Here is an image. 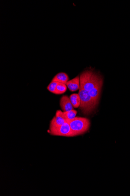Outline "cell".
Instances as JSON below:
<instances>
[{"label": "cell", "mask_w": 130, "mask_h": 196, "mask_svg": "<svg viewBox=\"0 0 130 196\" xmlns=\"http://www.w3.org/2000/svg\"><path fill=\"white\" fill-rule=\"evenodd\" d=\"M63 113L66 121L69 122L76 118L77 112V110L73 109L70 111L63 112Z\"/></svg>", "instance_id": "obj_11"}, {"label": "cell", "mask_w": 130, "mask_h": 196, "mask_svg": "<svg viewBox=\"0 0 130 196\" xmlns=\"http://www.w3.org/2000/svg\"><path fill=\"white\" fill-rule=\"evenodd\" d=\"M78 94L81 100L79 107L80 110L85 115L91 114L95 109L98 105L95 103L87 91L80 88Z\"/></svg>", "instance_id": "obj_2"}, {"label": "cell", "mask_w": 130, "mask_h": 196, "mask_svg": "<svg viewBox=\"0 0 130 196\" xmlns=\"http://www.w3.org/2000/svg\"><path fill=\"white\" fill-rule=\"evenodd\" d=\"M70 91H76L80 89V77L77 76L75 78L69 80L66 84Z\"/></svg>", "instance_id": "obj_8"}, {"label": "cell", "mask_w": 130, "mask_h": 196, "mask_svg": "<svg viewBox=\"0 0 130 196\" xmlns=\"http://www.w3.org/2000/svg\"><path fill=\"white\" fill-rule=\"evenodd\" d=\"M67 89V86L66 84L63 83H58L56 86V90L58 94H62L66 92Z\"/></svg>", "instance_id": "obj_13"}, {"label": "cell", "mask_w": 130, "mask_h": 196, "mask_svg": "<svg viewBox=\"0 0 130 196\" xmlns=\"http://www.w3.org/2000/svg\"><path fill=\"white\" fill-rule=\"evenodd\" d=\"M69 80V78L67 74L66 73L61 72L56 74L52 79V81L66 84Z\"/></svg>", "instance_id": "obj_9"}, {"label": "cell", "mask_w": 130, "mask_h": 196, "mask_svg": "<svg viewBox=\"0 0 130 196\" xmlns=\"http://www.w3.org/2000/svg\"><path fill=\"white\" fill-rule=\"evenodd\" d=\"M68 123L75 136L82 135L87 132L91 125L89 119L83 117H76Z\"/></svg>", "instance_id": "obj_3"}, {"label": "cell", "mask_w": 130, "mask_h": 196, "mask_svg": "<svg viewBox=\"0 0 130 196\" xmlns=\"http://www.w3.org/2000/svg\"><path fill=\"white\" fill-rule=\"evenodd\" d=\"M103 84V82L101 83L88 91V93L97 105L99 103V99H100Z\"/></svg>", "instance_id": "obj_6"}, {"label": "cell", "mask_w": 130, "mask_h": 196, "mask_svg": "<svg viewBox=\"0 0 130 196\" xmlns=\"http://www.w3.org/2000/svg\"><path fill=\"white\" fill-rule=\"evenodd\" d=\"M49 133L54 136L72 137L75 136L70 127V124L67 122L63 125L56 127L50 128Z\"/></svg>", "instance_id": "obj_4"}, {"label": "cell", "mask_w": 130, "mask_h": 196, "mask_svg": "<svg viewBox=\"0 0 130 196\" xmlns=\"http://www.w3.org/2000/svg\"><path fill=\"white\" fill-rule=\"evenodd\" d=\"M70 98L73 107L74 108H78L80 107L81 100L78 94H73L70 96Z\"/></svg>", "instance_id": "obj_10"}, {"label": "cell", "mask_w": 130, "mask_h": 196, "mask_svg": "<svg viewBox=\"0 0 130 196\" xmlns=\"http://www.w3.org/2000/svg\"><path fill=\"white\" fill-rule=\"evenodd\" d=\"M58 83H59L57 82L52 81L49 84V85H48L47 89L50 92H52V93L54 94H58L56 87Z\"/></svg>", "instance_id": "obj_12"}, {"label": "cell", "mask_w": 130, "mask_h": 196, "mask_svg": "<svg viewBox=\"0 0 130 196\" xmlns=\"http://www.w3.org/2000/svg\"><path fill=\"white\" fill-rule=\"evenodd\" d=\"M66 122L67 121L65 118L63 112L61 110H58L56 112L55 116L51 121L50 128L60 126Z\"/></svg>", "instance_id": "obj_5"}, {"label": "cell", "mask_w": 130, "mask_h": 196, "mask_svg": "<svg viewBox=\"0 0 130 196\" xmlns=\"http://www.w3.org/2000/svg\"><path fill=\"white\" fill-rule=\"evenodd\" d=\"M60 105L63 112L70 111L73 109V108L70 98L66 95L62 96L60 99Z\"/></svg>", "instance_id": "obj_7"}, {"label": "cell", "mask_w": 130, "mask_h": 196, "mask_svg": "<svg viewBox=\"0 0 130 196\" xmlns=\"http://www.w3.org/2000/svg\"><path fill=\"white\" fill-rule=\"evenodd\" d=\"M80 88L88 92L103 82V78L101 76L89 70L81 73L80 76Z\"/></svg>", "instance_id": "obj_1"}]
</instances>
